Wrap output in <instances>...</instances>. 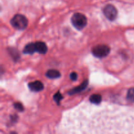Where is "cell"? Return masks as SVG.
<instances>
[{
  "label": "cell",
  "instance_id": "cell-1",
  "mask_svg": "<svg viewBox=\"0 0 134 134\" xmlns=\"http://www.w3.org/2000/svg\"><path fill=\"white\" fill-rule=\"evenodd\" d=\"M10 24L15 29L23 30L27 27L28 21L27 18L22 14H18L14 15L10 20Z\"/></svg>",
  "mask_w": 134,
  "mask_h": 134
},
{
  "label": "cell",
  "instance_id": "cell-2",
  "mask_svg": "<svg viewBox=\"0 0 134 134\" xmlns=\"http://www.w3.org/2000/svg\"><path fill=\"white\" fill-rule=\"evenodd\" d=\"M71 23L77 30H81L87 24V18L82 13H75L71 17Z\"/></svg>",
  "mask_w": 134,
  "mask_h": 134
},
{
  "label": "cell",
  "instance_id": "cell-3",
  "mask_svg": "<svg viewBox=\"0 0 134 134\" xmlns=\"http://www.w3.org/2000/svg\"><path fill=\"white\" fill-rule=\"evenodd\" d=\"M92 52L95 57L102 58L105 57L109 54L110 48L105 44L97 45L93 48Z\"/></svg>",
  "mask_w": 134,
  "mask_h": 134
},
{
  "label": "cell",
  "instance_id": "cell-4",
  "mask_svg": "<svg viewBox=\"0 0 134 134\" xmlns=\"http://www.w3.org/2000/svg\"><path fill=\"white\" fill-rule=\"evenodd\" d=\"M103 14L106 18L111 21L115 20L118 15V11L116 7L113 5H107L103 9Z\"/></svg>",
  "mask_w": 134,
  "mask_h": 134
},
{
  "label": "cell",
  "instance_id": "cell-5",
  "mask_svg": "<svg viewBox=\"0 0 134 134\" xmlns=\"http://www.w3.org/2000/svg\"><path fill=\"white\" fill-rule=\"evenodd\" d=\"M28 87L31 91L38 92H40L42 90H43L44 85H43V84L41 81H36L29 83Z\"/></svg>",
  "mask_w": 134,
  "mask_h": 134
},
{
  "label": "cell",
  "instance_id": "cell-6",
  "mask_svg": "<svg viewBox=\"0 0 134 134\" xmlns=\"http://www.w3.org/2000/svg\"><path fill=\"white\" fill-rule=\"evenodd\" d=\"M35 46L37 52L39 54H44L47 53L48 48H47V45H46L44 42H36V43H35Z\"/></svg>",
  "mask_w": 134,
  "mask_h": 134
},
{
  "label": "cell",
  "instance_id": "cell-7",
  "mask_svg": "<svg viewBox=\"0 0 134 134\" xmlns=\"http://www.w3.org/2000/svg\"><path fill=\"white\" fill-rule=\"evenodd\" d=\"M88 82L87 80L85 81H84V82H82V83L81 84L80 86H77V87L75 88H73L72 90H69V94H70V95H73V94H77V93H79V92H82V90H84L85 88H86V86H88Z\"/></svg>",
  "mask_w": 134,
  "mask_h": 134
},
{
  "label": "cell",
  "instance_id": "cell-8",
  "mask_svg": "<svg viewBox=\"0 0 134 134\" xmlns=\"http://www.w3.org/2000/svg\"><path fill=\"white\" fill-rule=\"evenodd\" d=\"M36 52V48H35V43H29L26 44V47L24 48L23 52L27 54H33Z\"/></svg>",
  "mask_w": 134,
  "mask_h": 134
},
{
  "label": "cell",
  "instance_id": "cell-9",
  "mask_svg": "<svg viewBox=\"0 0 134 134\" xmlns=\"http://www.w3.org/2000/svg\"><path fill=\"white\" fill-rule=\"evenodd\" d=\"M46 76L49 79H57L60 77L61 74L56 69H50L47 72Z\"/></svg>",
  "mask_w": 134,
  "mask_h": 134
},
{
  "label": "cell",
  "instance_id": "cell-10",
  "mask_svg": "<svg viewBox=\"0 0 134 134\" xmlns=\"http://www.w3.org/2000/svg\"><path fill=\"white\" fill-rule=\"evenodd\" d=\"M102 96L99 94H93L90 97V102L94 104L98 105L102 102Z\"/></svg>",
  "mask_w": 134,
  "mask_h": 134
},
{
  "label": "cell",
  "instance_id": "cell-11",
  "mask_svg": "<svg viewBox=\"0 0 134 134\" xmlns=\"http://www.w3.org/2000/svg\"><path fill=\"white\" fill-rule=\"evenodd\" d=\"M127 99L131 102H134V88H132L127 93Z\"/></svg>",
  "mask_w": 134,
  "mask_h": 134
},
{
  "label": "cell",
  "instance_id": "cell-12",
  "mask_svg": "<svg viewBox=\"0 0 134 134\" xmlns=\"http://www.w3.org/2000/svg\"><path fill=\"white\" fill-rule=\"evenodd\" d=\"M53 98H54V100L57 103V104H59L60 101L63 99V96H62V94H60V92H58L57 93H56V94H54Z\"/></svg>",
  "mask_w": 134,
  "mask_h": 134
},
{
  "label": "cell",
  "instance_id": "cell-13",
  "mask_svg": "<svg viewBox=\"0 0 134 134\" xmlns=\"http://www.w3.org/2000/svg\"><path fill=\"white\" fill-rule=\"evenodd\" d=\"M14 108H15L16 109L18 110L19 111H22L24 110V107L21 103H16L14 104Z\"/></svg>",
  "mask_w": 134,
  "mask_h": 134
},
{
  "label": "cell",
  "instance_id": "cell-14",
  "mask_svg": "<svg viewBox=\"0 0 134 134\" xmlns=\"http://www.w3.org/2000/svg\"><path fill=\"white\" fill-rule=\"evenodd\" d=\"M69 77H70V79L72 80V81H76V80L77 79L78 76H77V74L75 73V72H73V73H71Z\"/></svg>",
  "mask_w": 134,
  "mask_h": 134
}]
</instances>
